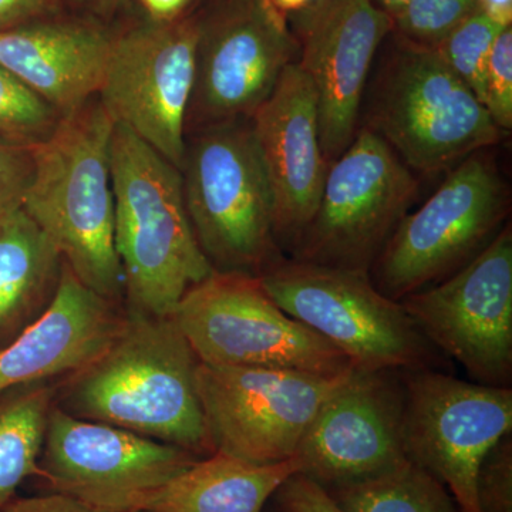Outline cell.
<instances>
[{
    "instance_id": "22",
    "label": "cell",
    "mask_w": 512,
    "mask_h": 512,
    "mask_svg": "<svg viewBox=\"0 0 512 512\" xmlns=\"http://www.w3.org/2000/svg\"><path fill=\"white\" fill-rule=\"evenodd\" d=\"M298 473L295 457L258 466L212 453L157 490L140 512H262L278 488Z\"/></svg>"
},
{
    "instance_id": "28",
    "label": "cell",
    "mask_w": 512,
    "mask_h": 512,
    "mask_svg": "<svg viewBox=\"0 0 512 512\" xmlns=\"http://www.w3.org/2000/svg\"><path fill=\"white\" fill-rule=\"evenodd\" d=\"M483 106L501 131L512 127V28L495 39L485 70Z\"/></svg>"
},
{
    "instance_id": "7",
    "label": "cell",
    "mask_w": 512,
    "mask_h": 512,
    "mask_svg": "<svg viewBox=\"0 0 512 512\" xmlns=\"http://www.w3.org/2000/svg\"><path fill=\"white\" fill-rule=\"evenodd\" d=\"M200 363L338 377L348 357L282 311L258 276L212 272L171 313Z\"/></svg>"
},
{
    "instance_id": "39",
    "label": "cell",
    "mask_w": 512,
    "mask_h": 512,
    "mask_svg": "<svg viewBox=\"0 0 512 512\" xmlns=\"http://www.w3.org/2000/svg\"><path fill=\"white\" fill-rule=\"evenodd\" d=\"M205 2H210V0H195L194 3H198V5H200V3H205Z\"/></svg>"
},
{
    "instance_id": "14",
    "label": "cell",
    "mask_w": 512,
    "mask_h": 512,
    "mask_svg": "<svg viewBox=\"0 0 512 512\" xmlns=\"http://www.w3.org/2000/svg\"><path fill=\"white\" fill-rule=\"evenodd\" d=\"M399 302L424 338L473 382L512 386L510 225L453 275Z\"/></svg>"
},
{
    "instance_id": "26",
    "label": "cell",
    "mask_w": 512,
    "mask_h": 512,
    "mask_svg": "<svg viewBox=\"0 0 512 512\" xmlns=\"http://www.w3.org/2000/svg\"><path fill=\"white\" fill-rule=\"evenodd\" d=\"M60 114L0 66V137L36 147L52 136Z\"/></svg>"
},
{
    "instance_id": "12",
    "label": "cell",
    "mask_w": 512,
    "mask_h": 512,
    "mask_svg": "<svg viewBox=\"0 0 512 512\" xmlns=\"http://www.w3.org/2000/svg\"><path fill=\"white\" fill-rule=\"evenodd\" d=\"M406 456L447 488L460 512L478 511L485 456L512 434L511 387L485 386L439 369L402 372Z\"/></svg>"
},
{
    "instance_id": "3",
    "label": "cell",
    "mask_w": 512,
    "mask_h": 512,
    "mask_svg": "<svg viewBox=\"0 0 512 512\" xmlns=\"http://www.w3.org/2000/svg\"><path fill=\"white\" fill-rule=\"evenodd\" d=\"M110 170L128 311L171 316L185 293L214 272L192 229L180 170L116 123Z\"/></svg>"
},
{
    "instance_id": "5",
    "label": "cell",
    "mask_w": 512,
    "mask_h": 512,
    "mask_svg": "<svg viewBox=\"0 0 512 512\" xmlns=\"http://www.w3.org/2000/svg\"><path fill=\"white\" fill-rule=\"evenodd\" d=\"M393 37L366 127L413 173L439 174L495 146L503 131L436 50Z\"/></svg>"
},
{
    "instance_id": "13",
    "label": "cell",
    "mask_w": 512,
    "mask_h": 512,
    "mask_svg": "<svg viewBox=\"0 0 512 512\" xmlns=\"http://www.w3.org/2000/svg\"><path fill=\"white\" fill-rule=\"evenodd\" d=\"M349 375L200 363L197 389L212 450L258 466L292 460L320 407Z\"/></svg>"
},
{
    "instance_id": "27",
    "label": "cell",
    "mask_w": 512,
    "mask_h": 512,
    "mask_svg": "<svg viewBox=\"0 0 512 512\" xmlns=\"http://www.w3.org/2000/svg\"><path fill=\"white\" fill-rule=\"evenodd\" d=\"M476 10L477 0H407L392 18V33L433 47Z\"/></svg>"
},
{
    "instance_id": "21",
    "label": "cell",
    "mask_w": 512,
    "mask_h": 512,
    "mask_svg": "<svg viewBox=\"0 0 512 512\" xmlns=\"http://www.w3.org/2000/svg\"><path fill=\"white\" fill-rule=\"evenodd\" d=\"M63 258L22 207L0 212V349L52 305Z\"/></svg>"
},
{
    "instance_id": "6",
    "label": "cell",
    "mask_w": 512,
    "mask_h": 512,
    "mask_svg": "<svg viewBox=\"0 0 512 512\" xmlns=\"http://www.w3.org/2000/svg\"><path fill=\"white\" fill-rule=\"evenodd\" d=\"M258 279L282 311L357 370L439 369L444 362L402 303L383 295L367 274L284 258Z\"/></svg>"
},
{
    "instance_id": "25",
    "label": "cell",
    "mask_w": 512,
    "mask_h": 512,
    "mask_svg": "<svg viewBox=\"0 0 512 512\" xmlns=\"http://www.w3.org/2000/svg\"><path fill=\"white\" fill-rule=\"evenodd\" d=\"M503 29L476 10L433 46L448 69L466 84L481 103L488 57Z\"/></svg>"
},
{
    "instance_id": "35",
    "label": "cell",
    "mask_w": 512,
    "mask_h": 512,
    "mask_svg": "<svg viewBox=\"0 0 512 512\" xmlns=\"http://www.w3.org/2000/svg\"><path fill=\"white\" fill-rule=\"evenodd\" d=\"M195 0H137L147 18L170 22L190 12Z\"/></svg>"
},
{
    "instance_id": "33",
    "label": "cell",
    "mask_w": 512,
    "mask_h": 512,
    "mask_svg": "<svg viewBox=\"0 0 512 512\" xmlns=\"http://www.w3.org/2000/svg\"><path fill=\"white\" fill-rule=\"evenodd\" d=\"M0 512H101L67 495L50 493L40 497L13 498Z\"/></svg>"
},
{
    "instance_id": "30",
    "label": "cell",
    "mask_w": 512,
    "mask_h": 512,
    "mask_svg": "<svg viewBox=\"0 0 512 512\" xmlns=\"http://www.w3.org/2000/svg\"><path fill=\"white\" fill-rule=\"evenodd\" d=\"M33 174V147L0 137V212L19 207Z\"/></svg>"
},
{
    "instance_id": "15",
    "label": "cell",
    "mask_w": 512,
    "mask_h": 512,
    "mask_svg": "<svg viewBox=\"0 0 512 512\" xmlns=\"http://www.w3.org/2000/svg\"><path fill=\"white\" fill-rule=\"evenodd\" d=\"M191 451L79 419L50 413L39 477L53 493L101 512H140L148 498L198 460Z\"/></svg>"
},
{
    "instance_id": "19",
    "label": "cell",
    "mask_w": 512,
    "mask_h": 512,
    "mask_svg": "<svg viewBox=\"0 0 512 512\" xmlns=\"http://www.w3.org/2000/svg\"><path fill=\"white\" fill-rule=\"evenodd\" d=\"M114 25L60 12L0 32V66L60 114L99 94Z\"/></svg>"
},
{
    "instance_id": "10",
    "label": "cell",
    "mask_w": 512,
    "mask_h": 512,
    "mask_svg": "<svg viewBox=\"0 0 512 512\" xmlns=\"http://www.w3.org/2000/svg\"><path fill=\"white\" fill-rule=\"evenodd\" d=\"M194 8L197 52L185 136L251 119L299 56L288 16L272 0H210Z\"/></svg>"
},
{
    "instance_id": "20",
    "label": "cell",
    "mask_w": 512,
    "mask_h": 512,
    "mask_svg": "<svg viewBox=\"0 0 512 512\" xmlns=\"http://www.w3.org/2000/svg\"><path fill=\"white\" fill-rule=\"evenodd\" d=\"M123 320L116 303L87 288L63 264L52 305L0 349V394L79 372L110 345Z\"/></svg>"
},
{
    "instance_id": "29",
    "label": "cell",
    "mask_w": 512,
    "mask_h": 512,
    "mask_svg": "<svg viewBox=\"0 0 512 512\" xmlns=\"http://www.w3.org/2000/svg\"><path fill=\"white\" fill-rule=\"evenodd\" d=\"M480 512H512V434L485 456L476 481Z\"/></svg>"
},
{
    "instance_id": "8",
    "label": "cell",
    "mask_w": 512,
    "mask_h": 512,
    "mask_svg": "<svg viewBox=\"0 0 512 512\" xmlns=\"http://www.w3.org/2000/svg\"><path fill=\"white\" fill-rule=\"evenodd\" d=\"M507 195L497 165L484 151L461 161L394 229L370 269L373 284L399 302L453 275L505 227Z\"/></svg>"
},
{
    "instance_id": "11",
    "label": "cell",
    "mask_w": 512,
    "mask_h": 512,
    "mask_svg": "<svg viewBox=\"0 0 512 512\" xmlns=\"http://www.w3.org/2000/svg\"><path fill=\"white\" fill-rule=\"evenodd\" d=\"M198 18L192 6L181 18L160 22L141 13L114 25L101 82V106L180 170L185 121L195 79Z\"/></svg>"
},
{
    "instance_id": "18",
    "label": "cell",
    "mask_w": 512,
    "mask_h": 512,
    "mask_svg": "<svg viewBox=\"0 0 512 512\" xmlns=\"http://www.w3.org/2000/svg\"><path fill=\"white\" fill-rule=\"evenodd\" d=\"M249 123L271 188L276 241L291 252L315 215L329 167L318 97L298 63L286 67Z\"/></svg>"
},
{
    "instance_id": "34",
    "label": "cell",
    "mask_w": 512,
    "mask_h": 512,
    "mask_svg": "<svg viewBox=\"0 0 512 512\" xmlns=\"http://www.w3.org/2000/svg\"><path fill=\"white\" fill-rule=\"evenodd\" d=\"M63 12L114 25L130 0H56Z\"/></svg>"
},
{
    "instance_id": "36",
    "label": "cell",
    "mask_w": 512,
    "mask_h": 512,
    "mask_svg": "<svg viewBox=\"0 0 512 512\" xmlns=\"http://www.w3.org/2000/svg\"><path fill=\"white\" fill-rule=\"evenodd\" d=\"M477 10L501 28L512 25V0H477Z\"/></svg>"
},
{
    "instance_id": "32",
    "label": "cell",
    "mask_w": 512,
    "mask_h": 512,
    "mask_svg": "<svg viewBox=\"0 0 512 512\" xmlns=\"http://www.w3.org/2000/svg\"><path fill=\"white\" fill-rule=\"evenodd\" d=\"M60 12L56 0H0V32Z\"/></svg>"
},
{
    "instance_id": "37",
    "label": "cell",
    "mask_w": 512,
    "mask_h": 512,
    "mask_svg": "<svg viewBox=\"0 0 512 512\" xmlns=\"http://www.w3.org/2000/svg\"><path fill=\"white\" fill-rule=\"evenodd\" d=\"M313 2H315V0H272L276 9L281 10L286 16H288V13L301 12V10L312 5Z\"/></svg>"
},
{
    "instance_id": "23",
    "label": "cell",
    "mask_w": 512,
    "mask_h": 512,
    "mask_svg": "<svg viewBox=\"0 0 512 512\" xmlns=\"http://www.w3.org/2000/svg\"><path fill=\"white\" fill-rule=\"evenodd\" d=\"M59 389L29 384L0 394V508L26 478L39 476L50 413Z\"/></svg>"
},
{
    "instance_id": "2",
    "label": "cell",
    "mask_w": 512,
    "mask_h": 512,
    "mask_svg": "<svg viewBox=\"0 0 512 512\" xmlns=\"http://www.w3.org/2000/svg\"><path fill=\"white\" fill-rule=\"evenodd\" d=\"M113 130L97 97L62 117L52 136L33 147L32 180L20 207L83 285L117 303L124 282L114 247Z\"/></svg>"
},
{
    "instance_id": "16",
    "label": "cell",
    "mask_w": 512,
    "mask_h": 512,
    "mask_svg": "<svg viewBox=\"0 0 512 512\" xmlns=\"http://www.w3.org/2000/svg\"><path fill=\"white\" fill-rule=\"evenodd\" d=\"M403 409L402 372L353 369L306 431L298 474L329 491L407 463Z\"/></svg>"
},
{
    "instance_id": "38",
    "label": "cell",
    "mask_w": 512,
    "mask_h": 512,
    "mask_svg": "<svg viewBox=\"0 0 512 512\" xmlns=\"http://www.w3.org/2000/svg\"><path fill=\"white\" fill-rule=\"evenodd\" d=\"M373 2H375L377 8L387 13L390 18H393V16L406 5L407 0H373Z\"/></svg>"
},
{
    "instance_id": "4",
    "label": "cell",
    "mask_w": 512,
    "mask_h": 512,
    "mask_svg": "<svg viewBox=\"0 0 512 512\" xmlns=\"http://www.w3.org/2000/svg\"><path fill=\"white\" fill-rule=\"evenodd\" d=\"M180 173L192 229L215 272L259 276L285 258L249 120L188 134Z\"/></svg>"
},
{
    "instance_id": "17",
    "label": "cell",
    "mask_w": 512,
    "mask_h": 512,
    "mask_svg": "<svg viewBox=\"0 0 512 512\" xmlns=\"http://www.w3.org/2000/svg\"><path fill=\"white\" fill-rule=\"evenodd\" d=\"M295 15L296 63L318 97L320 144L330 164L360 128L367 79L392 18L373 0H315Z\"/></svg>"
},
{
    "instance_id": "1",
    "label": "cell",
    "mask_w": 512,
    "mask_h": 512,
    "mask_svg": "<svg viewBox=\"0 0 512 512\" xmlns=\"http://www.w3.org/2000/svg\"><path fill=\"white\" fill-rule=\"evenodd\" d=\"M198 365L173 316L128 311L110 345L72 375L56 406L207 457L214 450L198 396Z\"/></svg>"
},
{
    "instance_id": "31",
    "label": "cell",
    "mask_w": 512,
    "mask_h": 512,
    "mask_svg": "<svg viewBox=\"0 0 512 512\" xmlns=\"http://www.w3.org/2000/svg\"><path fill=\"white\" fill-rule=\"evenodd\" d=\"M274 498L281 512H345L325 488L302 474L289 477Z\"/></svg>"
},
{
    "instance_id": "24",
    "label": "cell",
    "mask_w": 512,
    "mask_h": 512,
    "mask_svg": "<svg viewBox=\"0 0 512 512\" xmlns=\"http://www.w3.org/2000/svg\"><path fill=\"white\" fill-rule=\"evenodd\" d=\"M328 493L345 512H460L447 488L412 461Z\"/></svg>"
},
{
    "instance_id": "9",
    "label": "cell",
    "mask_w": 512,
    "mask_h": 512,
    "mask_svg": "<svg viewBox=\"0 0 512 512\" xmlns=\"http://www.w3.org/2000/svg\"><path fill=\"white\" fill-rule=\"evenodd\" d=\"M419 192L413 171L363 126L329 164L318 208L291 258L369 275Z\"/></svg>"
}]
</instances>
